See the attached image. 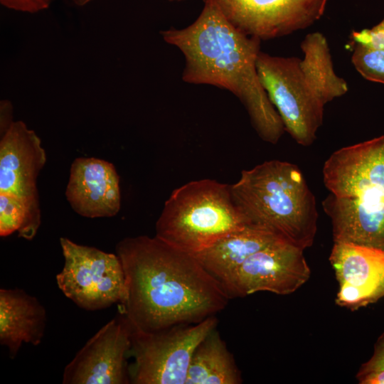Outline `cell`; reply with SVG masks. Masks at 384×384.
Returning <instances> with one entry per match:
<instances>
[{
	"instance_id": "5",
	"label": "cell",
	"mask_w": 384,
	"mask_h": 384,
	"mask_svg": "<svg viewBox=\"0 0 384 384\" xmlns=\"http://www.w3.org/2000/svg\"><path fill=\"white\" fill-rule=\"evenodd\" d=\"M230 189L250 225L268 230L304 250L313 245L319 217L316 200L297 165L265 161L243 170Z\"/></svg>"
},
{
	"instance_id": "13",
	"label": "cell",
	"mask_w": 384,
	"mask_h": 384,
	"mask_svg": "<svg viewBox=\"0 0 384 384\" xmlns=\"http://www.w3.org/2000/svg\"><path fill=\"white\" fill-rule=\"evenodd\" d=\"M329 261L338 282L337 305L356 310L384 297V250L334 242Z\"/></svg>"
},
{
	"instance_id": "19",
	"label": "cell",
	"mask_w": 384,
	"mask_h": 384,
	"mask_svg": "<svg viewBox=\"0 0 384 384\" xmlns=\"http://www.w3.org/2000/svg\"><path fill=\"white\" fill-rule=\"evenodd\" d=\"M351 62L363 78L384 84V50L370 49L355 44Z\"/></svg>"
},
{
	"instance_id": "20",
	"label": "cell",
	"mask_w": 384,
	"mask_h": 384,
	"mask_svg": "<svg viewBox=\"0 0 384 384\" xmlns=\"http://www.w3.org/2000/svg\"><path fill=\"white\" fill-rule=\"evenodd\" d=\"M351 38L355 44L375 50H384V18L371 29L353 31Z\"/></svg>"
},
{
	"instance_id": "15",
	"label": "cell",
	"mask_w": 384,
	"mask_h": 384,
	"mask_svg": "<svg viewBox=\"0 0 384 384\" xmlns=\"http://www.w3.org/2000/svg\"><path fill=\"white\" fill-rule=\"evenodd\" d=\"M47 322L45 307L23 289H0V343L16 356L23 343L39 345Z\"/></svg>"
},
{
	"instance_id": "21",
	"label": "cell",
	"mask_w": 384,
	"mask_h": 384,
	"mask_svg": "<svg viewBox=\"0 0 384 384\" xmlns=\"http://www.w3.org/2000/svg\"><path fill=\"white\" fill-rule=\"evenodd\" d=\"M7 9L26 13H36L47 9L51 0H0Z\"/></svg>"
},
{
	"instance_id": "9",
	"label": "cell",
	"mask_w": 384,
	"mask_h": 384,
	"mask_svg": "<svg viewBox=\"0 0 384 384\" xmlns=\"http://www.w3.org/2000/svg\"><path fill=\"white\" fill-rule=\"evenodd\" d=\"M46 162L41 139L23 122H13L1 134L0 193L14 196L26 206L27 240L33 239L41 223L37 179Z\"/></svg>"
},
{
	"instance_id": "23",
	"label": "cell",
	"mask_w": 384,
	"mask_h": 384,
	"mask_svg": "<svg viewBox=\"0 0 384 384\" xmlns=\"http://www.w3.org/2000/svg\"><path fill=\"white\" fill-rule=\"evenodd\" d=\"M357 378L361 384H384V368L367 372H358Z\"/></svg>"
},
{
	"instance_id": "6",
	"label": "cell",
	"mask_w": 384,
	"mask_h": 384,
	"mask_svg": "<svg viewBox=\"0 0 384 384\" xmlns=\"http://www.w3.org/2000/svg\"><path fill=\"white\" fill-rule=\"evenodd\" d=\"M248 225L233 199L230 185L206 178L172 191L156 220L155 235L195 255Z\"/></svg>"
},
{
	"instance_id": "4",
	"label": "cell",
	"mask_w": 384,
	"mask_h": 384,
	"mask_svg": "<svg viewBox=\"0 0 384 384\" xmlns=\"http://www.w3.org/2000/svg\"><path fill=\"white\" fill-rule=\"evenodd\" d=\"M322 174L334 242L384 250V135L336 150Z\"/></svg>"
},
{
	"instance_id": "18",
	"label": "cell",
	"mask_w": 384,
	"mask_h": 384,
	"mask_svg": "<svg viewBox=\"0 0 384 384\" xmlns=\"http://www.w3.org/2000/svg\"><path fill=\"white\" fill-rule=\"evenodd\" d=\"M27 207L18 198L0 193V235L6 237L14 232L25 240L28 238Z\"/></svg>"
},
{
	"instance_id": "22",
	"label": "cell",
	"mask_w": 384,
	"mask_h": 384,
	"mask_svg": "<svg viewBox=\"0 0 384 384\" xmlns=\"http://www.w3.org/2000/svg\"><path fill=\"white\" fill-rule=\"evenodd\" d=\"M383 368H384V334L376 343L373 356L362 365L358 372H367Z\"/></svg>"
},
{
	"instance_id": "10",
	"label": "cell",
	"mask_w": 384,
	"mask_h": 384,
	"mask_svg": "<svg viewBox=\"0 0 384 384\" xmlns=\"http://www.w3.org/2000/svg\"><path fill=\"white\" fill-rule=\"evenodd\" d=\"M132 327L122 311L104 325L65 367L63 384L129 383L127 358Z\"/></svg>"
},
{
	"instance_id": "2",
	"label": "cell",
	"mask_w": 384,
	"mask_h": 384,
	"mask_svg": "<svg viewBox=\"0 0 384 384\" xmlns=\"http://www.w3.org/2000/svg\"><path fill=\"white\" fill-rule=\"evenodd\" d=\"M203 1L193 23L161 32L164 41L184 56L183 80L232 92L244 105L259 137L276 144L285 128L257 73L261 40L235 28L211 1Z\"/></svg>"
},
{
	"instance_id": "25",
	"label": "cell",
	"mask_w": 384,
	"mask_h": 384,
	"mask_svg": "<svg viewBox=\"0 0 384 384\" xmlns=\"http://www.w3.org/2000/svg\"><path fill=\"white\" fill-rule=\"evenodd\" d=\"M70 1H71L73 4H75L77 6H85L89 4L93 0H70Z\"/></svg>"
},
{
	"instance_id": "7",
	"label": "cell",
	"mask_w": 384,
	"mask_h": 384,
	"mask_svg": "<svg viewBox=\"0 0 384 384\" xmlns=\"http://www.w3.org/2000/svg\"><path fill=\"white\" fill-rule=\"evenodd\" d=\"M215 316L154 332L132 330L128 366L133 384H185L192 356L201 341L217 326Z\"/></svg>"
},
{
	"instance_id": "11",
	"label": "cell",
	"mask_w": 384,
	"mask_h": 384,
	"mask_svg": "<svg viewBox=\"0 0 384 384\" xmlns=\"http://www.w3.org/2000/svg\"><path fill=\"white\" fill-rule=\"evenodd\" d=\"M304 250L279 240L250 256L224 285L231 297L267 291L290 294L309 279Z\"/></svg>"
},
{
	"instance_id": "26",
	"label": "cell",
	"mask_w": 384,
	"mask_h": 384,
	"mask_svg": "<svg viewBox=\"0 0 384 384\" xmlns=\"http://www.w3.org/2000/svg\"><path fill=\"white\" fill-rule=\"evenodd\" d=\"M169 1H176V0H169Z\"/></svg>"
},
{
	"instance_id": "16",
	"label": "cell",
	"mask_w": 384,
	"mask_h": 384,
	"mask_svg": "<svg viewBox=\"0 0 384 384\" xmlns=\"http://www.w3.org/2000/svg\"><path fill=\"white\" fill-rule=\"evenodd\" d=\"M279 240L283 239L268 230L248 225L194 256L224 287L250 256Z\"/></svg>"
},
{
	"instance_id": "24",
	"label": "cell",
	"mask_w": 384,
	"mask_h": 384,
	"mask_svg": "<svg viewBox=\"0 0 384 384\" xmlns=\"http://www.w3.org/2000/svg\"><path fill=\"white\" fill-rule=\"evenodd\" d=\"M11 114V105L9 102L2 101L1 102V134L5 132L14 122Z\"/></svg>"
},
{
	"instance_id": "1",
	"label": "cell",
	"mask_w": 384,
	"mask_h": 384,
	"mask_svg": "<svg viewBox=\"0 0 384 384\" xmlns=\"http://www.w3.org/2000/svg\"><path fill=\"white\" fill-rule=\"evenodd\" d=\"M115 253L126 280L122 312L134 331L201 322L225 309L230 298L193 255L156 235L124 238Z\"/></svg>"
},
{
	"instance_id": "17",
	"label": "cell",
	"mask_w": 384,
	"mask_h": 384,
	"mask_svg": "<svg viewBox=\"0 0 384 384\" xmlns=\"http://www.w3.org/2000/svg\"><path fill=\"white\" fill-rule=\"evenodd\" d=\"M240 371L216 328L198 345L185 384H239Z\"/></svg>"
},
{
	"instance_id": "14",
	"label": "cell",
	"mask_w": 384,
	"mask_h": 384,
	"mask_svg": "<svg viewBox=\"0 0 384 384\" xmlns=\"http://www.w3.org/2000/svg\"><path fill=\"white\" fill-rule=\"evenodd\" d=\"M65 196L73 210L89 218H109L120 210L119 178L114 165L95 157L75 159Z\"/></svg>"
},
{
	"instance_id": "12",
	"label": "cell",
	"mask_w": 384,
	"mask_h": 384,
	"mask_svg": "<svg viewBox=\"0 0 384 384\" xmlns=\"http://www.w3.org/2000/svg\"><path fill=\"white\" fill-rule=\"evenodd\" d=\"M210 1L240 31L268 40L310 26L322 16L329 0Z\"/></svg>"
},
{
	"instance_id": "3",
	"label": "cell",
	"mask_w": 384,
	"mask_h": 384,
	"mask_svg": "<svg viewBox=\"0 0 384 384\" xmlns=\"http://www.w3.org/2000/svg\"><path fill=\"white\" fill-rule=\"evenodd\" d=\"M301 49L303 59L260 51L256 65L285 131L297 143L309 146L322 124L325 105L345 95L348 87L335 73L328 42L321 33L306 35Z\"/></svg>"
},
{
	"instance_id": "8",
	"label": "cell",
	"mask_w": 384,
	"mask_h": 384,
	"mask_svg": "<svg viewBox=\"0 0 384 384\" xmlns=\"http://www.w3.org/2000/svg\"><path fill=\"white\" fill-rule=\"evenodd\" d=\"M60 245L64 265L56 282L67 298L87 311L124 303L125 275L116 253L80 245L68 238H60Z\"/></svg>"
}]
</instances>
